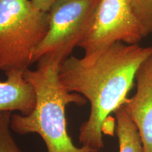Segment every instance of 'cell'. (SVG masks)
<instances>
[{
    "label": "cell",
    "instance_id": "7",
    "mask_svg": "<svg viewBox=\"0 0 152 152\" xmlns=\"http://www.w3.org/2000/svg\"><path fill=\"white\" fill-rule=\"evenodd\" d=\"M23 70L5 73L7 80L0 81V111H19L27 115L35 106L33 87L26 79Z\"/></svg>",
    "mask_w": 152,
    "mask_h": 152
},
{
    "label": "cell",
    "instance_id": "11",
    "mask_svg": "<svg viewBox=\"0 0 152 152\" xmlns=\"http://www.w3.org/2000/svg\"><path fill=\"white\" fill-rule=\"evenodd\" d=\"M58 0H32L37 8L44 11H48L51 7Z\"/></svg>",
    "mask_w": 152,
    "mask_h": 152
},
{
    "label": "cell",
    "instance_id": "6",
    "mask_svg": "<svg viewBox=\"0 0 152 152\" xmlns=\"http://www.w3.org/2000/svg\"><path fill=\"white\" fill-rule=\"evenodd\" d=\"M135 80V94L123 106L137 128L144 152H152V53L140 66Z\"/></svg>",
    "mask_w": 152,
    "mask_h": 152
},
{
    "label": "cell",
    "instance_id": "5",
    "mask_svg": "<svg viewBox=\"0 0 152 152\" xmlns=\"http://www.w3.org/2000/svg\"><path fill=\"white\" fill-rule=\"evenodd\" d=\"M144 37L131 0H99L88 31L79 47L85 55L99 52L118 42L139 44Z\"/></svg>",
    "mask_w": 152,
    "mask_h": 152
},
{
    "label": "cell",
    "instance_id": "3",
    "mask_svg": "<svg viewBox=\"0 0 152 152\" xmlns=\"http://www.w3.org/2000/svg\"><path fill=\"white\" fill-rule=\"evenodd\" d=\"M48 28V12L32 0H0V70L28 68Z\"/></svg>",
    "mask_w": 152,
    "mask_h": 152
},
{
    "label": "cell",
    "instance_id": "2",
    "mask_svg": "<svg viewBox=\"0 0 152 152\" xmlns=\"http://www.w3.org/2000/svg\"><path fill=\"white\" fill-rule=\"evenodd\" d=\"M61 61L45 56L37 61V68L25 70L24 76L33 87L35 106L27 115H11V128L19 134L37 133L47 147V152H92L96 151L73 144L67 130L66 106H83L87 99L82 95L68 92L59 77Z\"/></svg>",
    "mask_w": 152,
    "mask_h": 152
},
{
    "label": "cell",
    "instance_id": "8",
    "mask_svg": "<svg viewBox=\"0 0 152 152\" xmlns=\"http://www.w3.org/2000/svg\"><path fill=\"white\" fill-rule=\"evenodd\" d=\"M114 113L119 152H144L137 128L127 113L124 106H121Z\"/></svg>",
    "mask_w": 152,
    "mask_h": 152
},
{
    "label": "cell",
    "instance_id": "9",
    "mask_svg": "<svg viewBox=\"0 0 152 152\" xmlns=\"http://www.w3.org/2000/svg\"><path fill=\"white\" fill-rule=\"evenodd\" d=\"M11 115L10 111H0V152H24L11 134Z\"/></svg>",
    "mask_w": 152,
    "mask_h": 152
},
{
    "label": "cell",
    "instance_id": "10",
    "mask_svg": "<svg viewBox=\"0 0 152 152\" xmlns=\"http://www.w3.org/2000/svg\"><path fill=\"white\" fill-rule=\"evenodd\" d=\"M144 37L152 33V0H131Z\"/></svg>",
    "mask_w": 152,
    "mask_h": 152
},
{
    "label": "cell",
    "instance_id": "12",
    "mask_svg": "<svg viewBox=\"0 0 152 152\" xmlns=\"http://www.w3.org/2000/svg\"><path fill=\"white\" fill-rule=\"evenodd\" d=\"M92 152H99V151H92Z\"/></svg>",
    "mask_w": 152,
    "mask_h": 152
},
{
    "label": "cell",
    "instance_id": "1",
    "mask_svg": "<svg viewBox=\"0 0 152 152\" xmlns=\"http://www.w3.org/2000/svg\"><path fill=\"white\" fill-rule=\"evenodd\" d=\"M151 53L152 47L118 42L83 58L70 56L61 64L59 77L68 92L90 104L88 119L80 128L83 146L96 151L104 147L106 121L126 102L139 68Z\"/></svg>",
    "mask_w": 152,
    "mask_h": 152
},
{
    "label": "cell",
    "instance_id": "4",
    "mask_svg": "<svg viewBox=\"0 0 152 152\" xmlns=\"http://www.w3.org/2000/svg\"><path fill=\"white\" fill-rule=\"evenodd\" d=\"M99 0H58L48 12L46 35L33 54L32 64L45 56H52L61 63L85 37Z\"/></svg>",
    "mask_w": 152,
    "mask_h": 152
}]
</instances>
